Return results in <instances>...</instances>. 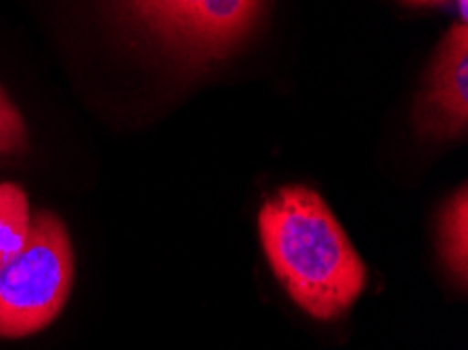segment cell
I'll return each mask as SVG.
<instances>
[{
    "mask_svg": "<svg viewBox=\"0 0 468 350\" xmlns=\"http://www.w3.org/2000/svg\"><path fill=\"white\" fill-rule=\"evenodd\" d=\"M262 0H155L147 26L183 51L218 55L250 30Z\"/></svg>",
    "mask_w": 468,
    "mask_h": 350,
    "instance_id": "cell-3",
    "label": "cell"
},
{
    "mask_svg": "<svg viewBox=\"0 0 468 350\" xmlns=\"http://www.w3.org/2000/svg\"><path fill=\"white\" fill-rule=\"evenodd\" d=\"M416 3H429V0H416Z\"/></svg>",
    "mask_w": 468,
    "mask_h": 350,
    "instance_id": "cell-10",
    "label": "cell"
},
{
    "mask_svg": "<svg viewBox=\"0 0 468 350\" xmlns=\"http://www.w3.org/2000/svg\"><path fill=\"white\" fill-rule=\"evenodd\" d=\"M420 126L437 137H453L468 124V27L453 26L432 66L420 105Z\"/></svg>",
    "mask_w": 468,
    "mask_h": 350,
    "instance_id": "cell-4",
    "label": "cell"
},
{
    "mask_svg": "<svg viewBox=\"0 0 468 350\" xmlns=\"http://www.w3.org/2000/svg\"><path fill=\"white\" fill-rule=\"evenodd\" d=\"M27 147V131L24 118L0 89V158L24 154Z\"/></svg>",
    "mask_w": 468,
    "mask_h": 350,
    "instance_id": "cell-7",
    "label": "cell"
},
{
    "mask_svg": "<svg viewBox=\"0 0 468 350\" xmlns=\"http://www.w3.org/2000/svg\"><path fill=\"white\" fill-rule=\"evenodd\" d=\"M259 231L273 273L309 315L349 311L366 285V267L324 199L286 187L259 214Z\"/></svg>",
    "mask_w": 468,
    "mask_h": 350,
    "instance_id": "cell-1",
    "label": "cell"
},
{
    "mask_svg": "<svg viewBox=\"0 0 468 350\" xmlns=\"http://www.w3.org/2000/svg\"><path fill=\"white\" fill-rule=\"evenodd\" d=\"M466 223H468V196L466 187L460 189L452 197L448 208L443 212V252L452 273L466 280Z\"/></svg>",
    "mask_w": 468,
    "mask_h": 350,
    "instance_id": "cell-6",
    "label": "cell"
},
{
    "mask_svg": "<svg viewBox=\"0 0 468 350\" xmlns=\"http://www.w3.org/2000/svg\"><path fill=\"white\" fill-rule=\"evenodd\" d=\"M30 206L19 185H0V267L9 262L30 235Z\"/></svg>",
    "mask_w": 468,
    "mask_h": 350,
    "instance_id": "cell-5",
    "label": "cell"
},
{
    "mask_svg": "<svg viewBox=\"0 0 468 350\" xmlns=\"http://www.w3.org/2000/svg\"><path fill=\"white\" fill-rule=\"evenodd\" d=\"M131 3V6H133V11L137 13V16L144 19L147 13H150V9L152 6L155 5V0H129Z\"/></svg>",
    "mask_w": 468,
    "mask_h": 350,
    "instance_id": "cell-8",
    "label": "cell"
},
{
    "mask_svg": "<svg viewBox=\"0 0 468 350\" xmlns=\"http://www.w3.org/2000/svg\"><path fill=\"white\" fill-rule=\"evenodd\" d=\"M460 16H463V24H466V13H468V0H458Z\"/></svg>",
    "mask_w": 468,
    "mask_h": 350,
    "instance_id": "cell-9",
    "label": "cell"
},
{
    "mask_svg": "<svg viewBox=\"0 0 468 350\" xmlns=\"http://www.w3.org/2000/svg\"><path fill=\"white\" fill-rule=\"evenodd\" d=\"M74 283L68 231L51 212H37L24 248L0 267V338L37 334L59 315Z\"/></svg>",
    "mask_w": 468,
    "mask_h": 350,
    "instance_id": "cell-2",
    "label": "cell"
}]
</instances>
